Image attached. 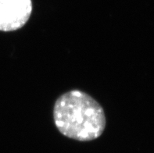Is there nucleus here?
<instances>
[{"label": "nucleus", "mask_w": 154, "mask_h": 153, "mask_svg": "<svg viewBox=\"0 0 154 153\" xmlns=\"http://www.w3.org/2000/svg\"><path fill=\"white\" fill-rule=\"evenodd\" d=\"M31 13V0H0V31L20 29L27 23Z\"/></svg>", "instance_id": "f03ea898"}, {"label": "nucleus", "mask_w": 154, "mask_h": 153, "mask_svg": "<svg viewBox=\"0 0 154 153\" xmlns=\"http://www.w3.org/2000/svg\"><path fill=\"white\" fill-rule=\"evenodd\" d=\"M54 124L63 135L79 142H90L103 134L105 112L91 95L80 90L61 95L53 107Z\"/></svg>", "instance_id": "f257e3e1"}]
</instances>
